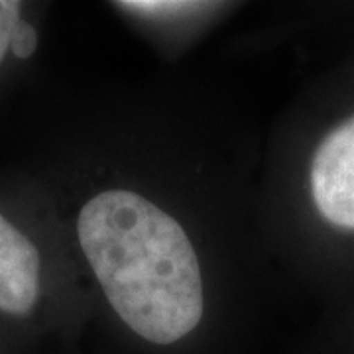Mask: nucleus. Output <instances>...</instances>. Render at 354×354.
I'll return each mask as SVG.
<instances>
[{"mask_svg":"<svg viewBox=\"0 0 354 354\" xmlns=\"http://www.w3.org/2000/svg\"><path fill=\"white\" fill-rule=\"evenodd\" d=\"M128 12L150 14V16H176V14H187L191 10H199L209 4L205 2H185V0H127L118 2Z\"/></svg>","mask_w":354,"mask_h":354,"instance_id":"20e7f679","label":"nucleus"},{"mask_svg":"<svg viewBox=\"0 0 354 354\" xmlns=\"http://www.w3.org/2000/svg\"><path fill=\"white\" fill-rule=\"evenodd\" d=\"M311 191L321 215L335 227L354 230V116L319 144L311 164Z\"/></svg>","mask_w":354,"mask_h":354,"instance_id":"f03ea898","label":"nucleus"},{"mask_svg":"<svg viewBox=\"0 0 354 354\" xmlns=\"http://www.w3.org/2000/svg\"><path fill=\"white\" fill-rule=\"evenodd\" d=\"M39 258L36 244L0 213V311L24 317L39 297Z\"/></svg>","mask_w":354,"mask_h":354,"instance_id":"7ed1b4c3","label":"nucleus"},{"mask_svg":"<svg viewBox=\"0 0 354 354\" xmlns=\"http://www.w3.org/2000/svg\"><path fill=\"white\" fill-rule=\"evenodd\" d=\"M10 50H12V53L18 59L32 57L34 51L38 50V32H36V28L24 22V20H20L12 34Z\"/></svg>","mask_w":354,"mask_h":354,"instance_id":"423d86ee","label":"nucleus"},{"mask_svg":"<svg viewBox=\"0 0 354 354\" xmlns=\"http://www.w3.org/2000/svg\"><path fill=\"white\" fill-rule=\"evenodd\" d=\"M20 20V2L0 0V64L6 57V51L10 50L12 34Z\"/></svg>","mask_w":354,"mask_h":354,"instance_id":"39448f33","label":"nucleus"},{"mask_svg":"<svg viewBox=\"0 0 354 354\" xmlns=\"http://www.w3.org/2000/svg\"><path fill=\"white\" fill-rule=\"evenodd\" d=\"M77 236L118 317L146 341L171 344L203 317L201 268L185 230L132 191L85 203Z\"/></svg>","mask_w":354,"mask_h":354,"instance_id":"f257e3e1","label":"nucleus"}]
</instances>
